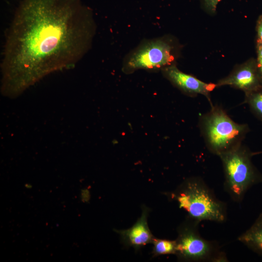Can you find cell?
I'll use <instances>...</instances> for the list:
<instances>
[{"instance_id":"obj_16","label":"cell","mask_w":262,"mask_h":262,"mask_svg":"<svg viewBox=\"0 0 262 262\" xmlns=\"http://www.w3.org/2000/svg\"><path fill=\"white\" fill-rule=\"evenodd\" d=\"M32 185L29 183H26L25 185V187L27 189H31L32 188Z\"/></svg>"},{"instance_id":"obj_10","label":"cell","mask_w":262,"mask_h":262,"mask_svg":"<svg viewBox=\"0 0 262 262\" xmlns=\"http://www.w3.org/2000/svg\"><path fill=\"white\" fill-rule=\"evenodd\" d=\"M239 240L255 252L262 255V213Z\"/></svg>"},{"instance_id":"obj_5","label":"cell","mask_w":262,"mask_h":262,"mask_svg":"<svg viewBox=\"0 0 262 262\" xmlns=\"http://www.w3.org/2000/svg\"><path fill=\"white\" fill-rule=\"evenodd\" d=\"M173 49L169 41L164 38L147 41L130 53L123 68L127 72L140 69H163L173 64Z\"/></svg>"},{"instance_id":"obj_4","label":"cell","mask_w":262,"mask_h":262,"mask_svg":"<svg viewBox=\"0 0 262 262\" xmlns=\"http://www.w3.org/2000/svg\"><path fill=\"white\" fill-rule=\"evenodd\" d=\"M218 156L224 167L226 187L235 200H240L249 187L262 181V175L251 162L252 152L242 144Z\"/></svg>"},{"instance_id":"obj_8","label":"cell","mask_w":262,"mask_h":262,"mask_svg":"<svg viewBox=\"0 0 262 262\" xmlns=\"http://www.w3.org/2000/svg\"><path fill=\"white\" fill-rule=\"evenodd\" d=\"M164 75L173 84L181 91L190 96L198 94L204 95L211 103L210 93L215 87L216 84L206 83L196 77L180 70L174 64L162 69Z\"/></svg>"},{"instance_id":"obj_2","label":"cell","mask_w":262,"mask_h":262,"mask_svg":"<svg viewBox=\"0 0 262 262\" xmlns=\"http://www.w3.org/2000/svg\"><path fill=\"white\" fill-rule=\"evenodd\" d=\"M201 115L199 127L205 144L210 151L217 155L241 144L249 131L246 124L235 122L217 106Z\"/></svg>"},{"instance_id":"obj_9","label":"cell","mask_w":262,"mask_h":262,"mask_svg":"<svg viewBox=\"0 0 262 262\" xmlns=\"http://www.w3.org/2000/svg\"><path fill=\"white\" fill-rule=\"evenodd\" d=\"M142 210L141 216L131 227L127 229L115 230L120 235L124 245L133 247L137 250L148 244L152 243L155 238L147 224L150 209L143 206Z\"/></svg>"},{"instance_id":"obj_11","label":"cell","mask_w":262,"mask_h":262,"mask_svg":"<svg viewBox=\"0 0 262 262\" xmlns=\"http://www.w3.org/2000/svg\"><path fill=\"white\" fill-rule=\"evenodd\" d=\"M244 103H246L252 113L262 121V86L255 91L245 94Z\"/></svg>"},{"instance_id":"obj_12","label":"cell","mask_w":262,"mask_h":262,"mask_svg":"<svg viewBox=\"0 0 262 262\" xmlns=\"http://www.w3.org/2000/svg\"><path fill=\"white\" fill-rule=\"evenodd\" d=\"M152 244L153 245L152 253L154 257L166 254H176V240L155 238Z\"/></svg>"},{"instance_id":"obj_6","label":"cell","mask_w":262,"mask_h":262,"mask_svg":"<svg viewBox=\"0 0 262 262\" xmlns=\"http://www.w3.org/2000/svg\"><path fill=\"white\" fill-rule=\"evenodd\" d=\"M197 222L185 223L179 229L176 255L184 261L217 260L220 256L217 255L213 245L197 232L195 224Z\"/></svg>"},{"instance_id":"obj_3","label":"cell","mask_w":262,"mask_h":262,"mask_svg":"<svg viewBox=\"0 0 262 262\" xmlns=\"http://www.w3.org/2000/svg\"><path fill=\"white\" fill-rule=\"evenodd\" d=\"M171 195L179 207L186 211L193 220L219 222L225 220L224 205L200 179L186 180Z\"/></svg>"},{"instance_id":"obj_17","label":"cell","mask_w":262,"mask_h":262,"mask_svg":"<svg viewBox=\"0 0 262 262\" xmlns=\"http://www.w3.org/2000/svg\"><path fill=\"white\" fill-rule=\"evenodd\" d=\"M261 153H262V151L257 152H252V155H256V154H261Z\"/></svg>"},{"instance_id":"obj_1","label":"cell","mask_w":262,"mask_h":262,"mask_svg":"<svg viewBox=\"0 0 262 262\" xmlns=\"http://www.w3.org/2000/svg\"><path fill=\"white\" fill-rule=\"evenodd\" d=\"M96 30L92 10L81 0H22L5 37L2 93L18 95L47 75L75 66Z\"/></svg>"},{"instance_id":"obj_13","label":"cell","mask_w":262,"mask_h":262,"mask_svg":"<svg viewBox=\"0 0 262 262\" xmlns=\"http://www.w3.org/2000/svg\"><path fill=\"white\" fill-rule=\"evenodd\" d=\"M257 66L259 75L262 82V43L257 41Z\"/></svg>"},{"instance_id":"obj_14","label":"cell","mask_w":262,"mask_h":262,"mask_svg":"<svg viewBox=\"0 0 262 262\" xmlns=\"http://www.w3.org/2000/svg\"><path fill=\"white\" fill-rule=\"evenodd\" d=\"M221 0H203L204 6L209 12L215 13L219 2Z\"/></svg>"},{"instance_id":"obj_7","label":"cell","mask_w":262,"mask_h":262,"mask_svg":"<svg viewBox=\"0 0 262 262\" xmlns=\"http://www.w3.org/2000/svg\"><path fill=\"white\" fill-rule=\"evenodd\" d=\"M216 87L229 85L243 91L245 94L255 91L262 86L256 60L251 58L235 67L226 77L220 80Z\"/></svg>"},{"instance_id":"obj_15","label":"cell","mask_w":262,"mask_h":262,"mask_svg":"<svg viewBox=\"0 0 262 262\" xmlns=\"http://www.w3.org/2000/svg\"><path fill=\"white\" fill-rule=\"evenodd\" d=\"M257 33V42L262 43V15L260 16L256 24Z\"/></svg>"}]
</instances>
